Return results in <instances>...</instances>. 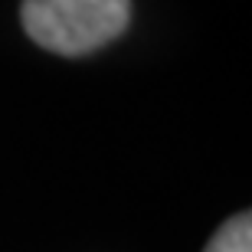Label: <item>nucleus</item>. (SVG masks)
<instances>
[{"mask_svg": "<svg viewBox=\"0 0 252 252\" xmlns=\"http://www.w3.org/2000/svg\"><path fill=\"white\" fill-rule=\"evenodd\" d=\"M20 20L36 46L56 56H85L128 30L131 0H23Z\"/></svg>", "mask_w": 252, "mask_h": 252, "instance_id": "f257e3e1", "label": "nucleus"}, {"mask_svg": "<svg viewBox=\"0 0 252 252\" xmlns=\"http://www.w3.org/2000/svg\"><path fill=\"white\" fill-rule=\"evenodd\" d=\"M203 252H252V210L226 220Z\"/></svg>", "mask_w": 252, "mask_h": 252, "instance_id": "f03ea898", "label": "nucleus"}]
</instances>
